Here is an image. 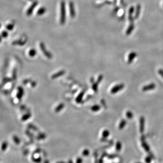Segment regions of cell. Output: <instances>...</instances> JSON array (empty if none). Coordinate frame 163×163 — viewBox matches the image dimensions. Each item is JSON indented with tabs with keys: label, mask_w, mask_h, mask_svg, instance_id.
Returning <instances> with one entry per match:
<instances>
[{
	"label": "cell",
	"mask_w": 163,
	"mask_h": 163,
	"mask_svg": "<svg viewBox=\"0 0 163 163\" xmlns=\"http://www.w3.org/2000/svg\"><path fill=\"white\" fill-rule=\"evenodd\" d=\"M66 21V8L65 4L64 1H62L60 4V22L62 25H64Z\"/></svg>",
	"instance_id": "cell-1"
},
{
	"label": "cell",
	"mask_w": 163,
	"mask_h": 163,
	"mask_svg": "<svg viewBox=\"0 0 163 163\" xmlns=\"http://www.w3.org/2000/svg\"><path fill=\"white\" fill-rule=\"evenodd\" d=\"M39 47L40 49L41 50L42 52L44 54V55L46 56L48 58H52V55L48 50H46V49L45 48V46L44 45V44L43 43H40L39 44Z\"/></svg>",
	"instance_id": "cell-2"
},
{
	"label": "cell",
	"mask_w": 163,
	"mask_h": 163,
	"mask_svg": "<svg viewBox=\"0 0 163 163\" xmlns=\"http://www.w3.org/2000/svg\"><path fill=\"white\" fill-rule=\"evenodd\" d=\"M124 88V85L123 84H120L116 85L114 86L113 88L111 89V93H116L117 92L121 91L122 89Z\"/></svg>",
	"instance_id": "cell-3"
},
{
	"label": "cell",
	"mask_w": 163,
	"mask_h": 163,
	"mask_svg": "<svg viewBox=\"0 0 163 163\" xmlns=\"http://www.w3.org/2000/svg\"><path fill=\"white\" fill-rule=\"evenodd\" d=\"M69 11L70 17L72 18L74 17L75 16V11L74 6V4L72 1H70L69 4Z\"/></svg>",
	"instance_id": "cell-4"
},
{
	"label": "cell",
	"mask_w": 163,
	"mask_h": 163,
	"mask_svg": "<svg viewBox=\"0 0 163 163\" xmlns=\"http://www.w3.org/2000/svg\"><path fill=\"white\" fill-rule=\"evenodd\" d=\"M38 5V2H34L32 5L30 7V8L28 9L27 11V13L26 14L28 16H31V15L32 13V12H33V11L34 9L35 8V7H36V6H37Z\"/></svg>",
	"instance_id": "cell-5"
},
{
	"label": "cell",
	"mask_w": 163,
	"mask_h": 163,
	"mask_svg": "<svg viewBox=\"0 0 163 163\" xmlns=\"http://www.w3.org/2000/svg\"><path fill=\"white\" fill-rule=\"evenodd\" d=\"M155 83H151L150 84L147 85L146 86H144V87L142 88V90H143V91H147L148 90H153V89H155Z\"/></svg>",
	"instance_id": "cell-6"
},
{
	"label": "cell",
	"mask_w": 163,
	"mask_h": 163,
	"mask_svg": "<svg viewBox=\"0 0 163 163\" xmlns=\"http://www.w3.org/2000/svg\"><path fill=\"white\" fill-rule=\"evenodd\" d=\"M145 126V119L143 117H141L140 121V130L141 133L144 132Z\"/></svg>",
	"instance_id": "cell-7"
},
{
	"label": "cell",
	"mask_w": 163,
	"mask_h": 163,
	"mask_svg": "<svg viewBox=\"0 0 163 163\" xmlns=\"http://www.w3.org/2000/svg\"><path fill=\"white\" fill-rule=\"evenodd\" d=\"M136 56V54L135 53H131L130 54V55L129 56V58H128V63H131L133 61V60L135 58Z\"/></svg>",
	"instance_id": "cell-8"
},
{
	"label": "cell",
	"mask_w": 163,
	"mask_h": 163,
	"mask_svg": "<svg viewBox=\"0 0 163 163\" xmlns=\"http://www.w3.org/2000/svg\"><path fill=\"white\" fill-rule=\"evenodd\" d=\"M45 11H46L45 8L44 7H41V8L39 9V10H38L37 14L38 16H41L44 14V13L45 12Z\"/></svg>",
	"instance_id": "cell-9"
},
{
	"label": "cell",
	"mask_w": 163,
	"mask_h": 163,
	"mask_svg": "<svg viewBox=\"0 0 163 163\" xmlns=\"http://www.w3.org/2000/svg\"><path fill=\"white\" fill-rule=\"evenodd\" d=\"M25 41H21V40H16L12 42V44L14 45H23L25 44Z\"/></svg>",
	"instance_id": "cell-10"
},
{
	"label": "cell",
	"mask_w": 163,
	"mask_h": 163,
	"mask_svg": "<svg viewBox=\"0 0 163 163\" xmlns=\"http://www.w3.org/2000/svg\"><path fill=\"white\" fill-rule=\"evenodd\" d=\"M36 53L37 52H36V50H35L34 49H32L30 50V51L29 52V55L31 57H33L35 56H36Z\"/></svg>",
	"instance_id": "cell-11"
},
{
	"label": "cell",
	"mask_w": 163,
	"mask_h": 163,
	"mask_svg": "<svg viewBox=\"0 0 163 163\" xmlns=\"http://www.w3.org/2000/svg\"><path fill=\"white\" fill-rule=\"evenodd\" d=\"M127 124V122L126 120H125L124 119L122 120V121L120 122V124L119 125V128L120 129H122L125 126H126V125Z\"/></svg>",
	"instance_id": "cell-12"
},
{
	"label": "cell",
	"mask_w": 163,
	"mask_h": 163,
	"mask_svg": "<svg viewBox=\"0 0 163 163\" xmlns=\"http://www.w3.org/2000/svg\"><path fill=\"white\" fill-rule=\"evenodd\" d=\"M142 147L144 148V149H145L146 151H149V145H147L146 143L145 142H144L142 143Z\"/></svg>",
	"instance_id": "cell-13"
},
{
	"label": "cell",
	"mask_w": 163,
	"mask_h": 163,
	"mask_svg": "<svg viewBox=\"0 0 163 163\" xmlns=\"http://www.w3.org/2000/svg\"><path fill=\"white\" fill-rule=\"evenodd\" d=\"M6 28L8 31H12L14 28V25L13 24H9L6 25Z\"/></svg>",
	"instance_id": "cell-14"
},
{
	"label": "cell",
	"mask_w": 163,
	"mask_h": 163,
	"mask_svg": "<svg viewBox=\"0 0 163 163\" xmlns=\"http://www.w3.org/2000/svg\"><path fill=\"white\" fill-rule=\"evenodd\" d=\"M109 135V132L108 130H105L102 133V136L104 138H106Z\"/></svg>",
	"instance_id": "cell-15"
},
{
	"label": "cell",
	"mask_w": 163,
	"mask_h": 163,
	"mask_svg": "<svg viewBox=\"0 0 163 163\" xmlns=\"http://www.w3.org/2000/svg\"><path fill=\"white\" fill-rule=\"evenodd\" d=\"M100 109V107L98 105H95L91 108V110L94 111H97Z\"/></svg>",
	"instance_id": "cell-16"
},
{
	"label": "cell",
	"mask_w": 163,
	"mask_h": 163,
	"mask_svg": "<svg viewBox=\"0 0 163 163\" xmlns=\"http://www.w3.org/2000/svg\"><path fill=\"white\" fill-rule=\"evenodd\" d=\"M126 116L127 117L128 119H131L132 118L133 116V113L130 111H128L126 113Z\"/></svg>",
	"instance_id": "cell-17"
},
{
	"label": "cell",
	"mask_w": 163,
	"mask_h": 163,
	"mask_svg": "<svg viewBox=\"0 0 163 163\" xmlns=\"http://www.w3.org/2000/svg\"><path fill=\"white\" fill-rule=\"evenodd\" d=\"M8 32L5 31H3L1 33V37H3L4 38H6L8 36Z\"/></svg>",
	"instance_id": "cell-18"
},
{
	"label": "cell",
	"mask_w": 163,
	"mask_h": 163,
	"mask_svg": "<svg viewBox=\"0 0 163 163\" xmlns=\"http://www.w3.org/2000/svg\"><path fill=\"white\" fill-rule=\"evenodd\" d=\"M122 144L121 143V142H118L117 143H116V149L117 151H120L121 149V148H122Z\"/></svg>",
	"instance_id": "cell-19"
},
{
	"label": "cell",
	"mask_w": 163,
	"mask_h": 163,
	"mask_svg": "<svg viewBox=\"0 0 163 163\" xmlns=\"http://www.w3.org/2000/svg\"><path fill=\"white\" fill-rule=\"evenodd\" d=\"M140 5H138L137 6V11H136V15H135V17H137L138 16V17L139 15V14H140Z\"/></svg>",
	"instance_id": "cell-20"
},
{
	"label": "cell",
	"mask_w": 163,
	"mask_h": 163,
	"mask_svg": "<svg viewBox=\"0 0 163 163\" xmlns=\"http://www.w3.org/2000/svg\"><path fill=\"white\" fill-rule=\"evenodd\" d=\"M89 152L88 149H85L83 151V155L85 156H87L88 155H89Z\"/></svg>",
	"instance_id": "cell-21"
},
{
	"label": "cell",
	"mask_w": 163,
	"mask_h": 163,
	"mask_svg": "<svg viewBox=\"0 0 163 163\" xmlns=\"http://www.w3.org/2000/svg\"><path fill=\"white\" fill-rule=\"evenodd\" d=\"M158 72H159V73L162 76V77H163V70H162V69H160L159 70Z\"/></svg>",
	"instance_id": "cell-22"
},
{
	"label": "cell",
	"mask_w": 163,
	"mask_h": 163,
	"mask_svg": "<svg viewBox=\"0 0 163 163\" xmlns=\"http://www.w3.org/2000/svg\"><path fill=\"white\" fill-rule=\"evenodd\" d=\"M145 161L146 162H150L151 161V159L149 157H148L145 159Z\"/></svg>",
	"instance_id": "cell-23"
},
{
	"label": "cell",
	"mask_w": 163,
	"mask_h": 163,
	"mask_svg": "<svg viewBox=\"0 0 163 163\" xmlns=\"http://www.w3.org/2000/svg\"><path fill=\"white\" fill-rule=\"evenodd\" d=\"M6 143H3V145L2 146V150H5V149H6Z\"/></svg>",
	"instance_id": "cell-24"
}]
</instances>
